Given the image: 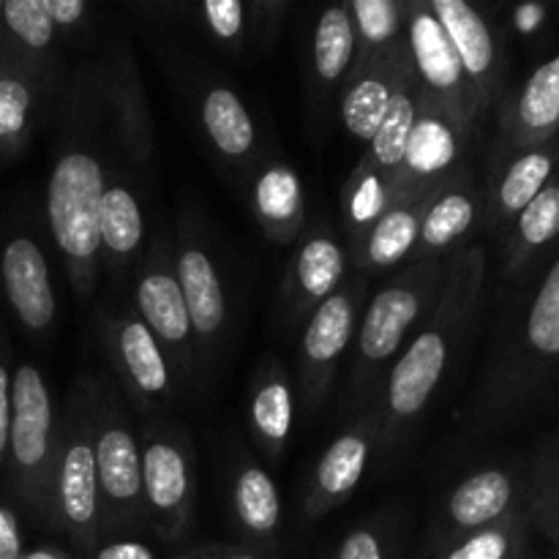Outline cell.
I'll use <instances>...</instances> for the list:
<instances>
[{
	"label": "cell",
	"instance_id": "cell-24",
	"mask_svg": "<svg viewBox=\"0 0 559 559\" xmlns=\"http://www.w3.org/2000/svg\"><path fill=\"white\" fill-rule=\"evenodd\" d=\"M63 87L66 82L0 52V164L25 153L49 107L60 104Z\"/></svg>",
	"mask_w": 559,
	"mask_h": 559
},
{
	"label": "cell",
	"instance_id": "cell-44",
	"mask_svg": "<svg viewBox=\"0 0 559 559\" xmlns=\"http://www.w3.org/2000/svg\"><path fill=\"white\" fill-rule=\"evenodd\" d=\"M25 540H22L20 516L9 506H0V559H22Z\"/></svg>",
	"mask_w": 559,
	"mask_h": 559
},
{
	"label": "cell",
	"instance_id": "cell-47",
	"mask_svg": "<svg viewBox=\"0 0 559 559\" xmlns=\"http://www.w3.org/2000/svg\"><path fill=\"white\" fill-rule=\"evenodd\" d=\"M3 5H5V0H0V22H3Z\"/></svg>",
	"mask_w": 559,
	"mask_h": 559
},
{
	"label": "cell",
	"instance_id": "cell-10",
	"mask_svg": "<svg viewBox=\"0 0 559 559\" xmlns=\"http://www.w3.org/2000/svg\"><path fill=\"white\" fill-rule=\"evenodd\" d=\"M131 309L136 311L158 347L173 364L186 396L202 391L200 355H197L194 331L175 273V251L169 235H158L142 254L131 276Z\"/></svg>",
	"mask_w": 559,
	"mask_h": 559
},
{
	"label": "cell",
	"instance_id": "cell-15",
	"mask_svg": "<svg viewBox=\"0 0 559 559\" xmlns=\"http://www.w3.org/2000/svg\"><path fill=\"white\" fill-rule=\"evenodd\" d=\"M96 63L102 74L107 131L118 145L120 162L136 169L147 167L156 153V129L134 49L126 38H115Z\"/></svg>",
	"mask_w": 559,
	"mask_h": 559
},
{
	"label": "cell",
	"instance_id": "cell-25",
	"mask_svg": "<svg viewBox=\"0 0 559 559\" xmlns=\"http://www.w3.org/2000/svg\"><path fill=\"white\" fill-rule=\"evenodd\" d=\"M243 189L251 216L257 218L267 240L289 246L306 233L304 180L287 158L276 151L262 153L246 175Z\"/></svg>",
	"mask_w": 559,
	"mask_h": 559
},
{
	"label": "cell",
	"instance_id": "cell-41",
	"mask_svg": "<svg viewBox=\"0 0 559 559\" xmlns=\"http://www.w3.org/2000/svg\"><path fill=\"white\" fill-rule=\"evenodd\" d=\"M289 11H293L289 0H254L257 49H271L278 41Z\"/></svg>",
	"mask_w": 559,
	"mask_h": 559
},
{
	"label": "cell",
	"instance_id": "cell-5",
	"mask_svg": "<svg viewBox=\"0 0 559 559\" xmlns=\"http://www.w3.org/2000/svg\"><path fill=\"white\" fill-rule=\"evenodd\" d=\"M93 420V453L102 508V540L147 533L142 506L140 431L118 385L87 377Z\"/></svg>",
	"mask_w": 559,
	"mask_h": 559
},
{
	"label": "cell",
	"instance_id": "cell-18",
	"mask_svg": "<svg viewBox=\"0 0 559 559\" xmlns=\"http://www.w3.org/2000/svg\"><path fill=\"white\" fill-rule=\"evenodd\" d=\"M524 511V480L511 467H480L459 480L431 524L429 551Z\"/></svg>",
	"mask_w": 559,
	"mask_h": 559
},
{
	"label": "cell",
	"instance_id": "cell-45",
	"mask_svg": "<svg viewBox=\"0 0 559 559\" xmlns=\"http://www.w3.org/2000/svg\"><path fill=\"white\" fill-rule=\"evenodd\" d=\"M546 14H549V11H546L544 5L527 3V5H516V9H511V20L508 22H511L522 36H533V33H538L540 27L546 25Z\"/></svg>",
	"mask_w": 559,
	"mask_h": 559
},
{
	"label": "cell",
	"instance_id": "cell-8",
	"mask_svg": "<svg viewBox=\"0 0 559 559\" xmlns=\"http://www.w3.org/2000/svg\"><path fill=\"white\" fill-rule=\"evenodd\" d=\"M145 527L162 544H183L194 527V442L167 418H145L140 429Z\"/></svg>",
	"mask_w": 559,
	"mask_h": 559
},
{
	"label": "cell",
	"instance_id": "cell-36",
	"mask_svg": "<svg viewBox=\"0 0 559 559\" xmlns=\"http://www.w3.org/2000/svg\"><path fill=\"white\" fill-rule=\"evenodd\" d=\"M347 9L355 31V66L404 41L409 0H349Z\"/></svg>",
	"mask_w": 559,
	"mask_h": 559
},
{
	"label": "cell",
	"instance_id": "cell-43",
	"mask_svg": "<svg viewBox=\"0 0 559 559\" xmlns=\"http://www.w3.org/2000/svg\"><path fill=\"white\" fill-rule=\"evenodd\" d=\"M80 559H162L156 555V549L142 540L134 538H112V540H98V546L93 551H87Z\"/></svg>",
	"mask_w": 559,
	"mask_h": 559
},
{
	"label": "cell",
	"instance_id": "cell-21",
	"mask_svg": "<svg viewBox=\"0 0 559 559\" xmlns=\"http://www.w3.org/2000/svg\"><path fill=\"white\" fill-rule=\"evenodd\" d=\"M353 260H349L347 240L338 235L331 222H317L306 227L298 238L295 254L289 260L284 278V298L295 320L309 317L320 304L347 284Z\"/></svg>",
	"mask_w": 559,
	"mask_h": 559
},
{
	"label": "cell",
	"instance_id": "cell-4",
	"mask_svg": "<svg viewBox=\"0 0 559 559\" xmlns=\"http://www.w3.org/2000/svg\"><path fill=\"white\" fill-rule=\"evenodd\" d=\"M448 271H451V257L407 262L364 306L355 331L347 402H344V409L355 418L380 399L388 371L435 309L445 287Z\"/></svg>",
	"mask_w": 559,
	"mask_h": 559
},
{
	"label": "cell",
	"instance_id": "cell-39",
	"mask_svg": "<svg viewBox=\"0 0 559 559\" xmlns=\"http://www.w3.org/2000/svg\"><path fill=\"white\" fill-rule=\"evenodd\" d=\"M393 538L382 524H358L336 544L331 559H393Z\"/></svg>",
	"mask_w": 559,
	"mask_h": 559
},
{
	"label": "cell",
	"instance_id": "cell-31",
	"mask_svg": "<svg viewBox=\"0 0 559 559\" xmlns=\"http://www.w3.org/2000/svg\"><path fill=\"white\" fill-rule=\"evenodd\" d=\"M227 500L243 546L276 549V538L284 524L282 491L260 462L243 456L235 464L229 473Z\"/></svg>",
	"mask_w": 559,
	"mask_h": 559
},
{
	"label": "cell",
	"instance_id": "cell-3",
	"mask_svg": "<svg viewBox=\"0 0 559 559\" xmlns=\"http://www.w3.org/2000/svg\"><path fill=\"white\" fill-rule=\"evenodd\" d=\"M559 369V257L500 325L467 420L475 431L506 426L544 393Z\"/></svg>",
	"mask_w": 559,
	"mask_h": 559
},
{
	"label": "cell",
	"instance_id": "cell-46",
	"mask_svg": "<svg viewBox=\"0 0 559 559\" xmlns=\"http://www.w3.org/2000/svg\"><path fill=\"white\" fill-rule=\"evenodd\" d=\"M22 559H80L74 555V551H66V549H58V546H36V549H25V555Z\"/></svg>",
	"mask_w": 559,
	"mask_h": 559
},
{
	"label": "cell",
	"instance_id": "cell-29",
	"mask_svg": "<svg viewBox=\"0 0 559 559\" xmlns=\"http://www.w3.org/2000/svg\"><path fill=\"white\" fill-rule=\"evenodd\" d=\"M66 36L55 25L47 0H5L0 22V52L33 66L52 80L66 82Z\"/></svg>",
	"mask_w": 559,
	"mask_h": 559
},
{
	"label": "cell",
	"instance_id": "cell-42",
	"mask_svg": "<svg viewBox=\"0 0 559 559\" xmlns=\"http://www.w3.org/2000/svg\"><path fill=\"white\" fill-rule=\"evenodd\" d=\"M164 559H278L276 549H257L243 544H202Z\"/></svg>",
	"mask_w": 559,
	"mask_h": 559
},
{
	"label": "cell",
	"instance_id": "cell-27",
	"mask_svg": "<svg viewBox=\"0 0 559 559\" xmlns=\"http://www.w3.org/2000/svg\"><path fill=\"white\" fill-rule=\"evenodd\" d=\"M495 173L484 189V229L506 235L519 213L555 180L559 167L557 140L530 151L495 158Z\"/></svg>",
	"mask_w": 559,
	"mask_h": 559
},
{
	"label": "cell",
	"instance_id": "cell-20",
	"mask_svg": "<svg viewBox=\"0 0 559 559\" xmlns=\"http://www.w3.org/2000/svg\"><path fill=\"white\" fill-rule=\"evenodd\" d=\"M194 87V118L202 136L211 151L222 158V164H227L243 183L257 158L265 153L260 126H257L249 104L243 102L238 87L218 76H205Z\"/></svg>",
	"mask_w": 559,
	"mask_h": 559
},
{
	"label": "cell",
	"instance_id": "cell-32",
	"mask_svg": "<svg viewBox=\"0 0 559 559\" xmlns=\"http://www.w3.org/2000/svg\"><path fill=\"white\" fill-rule=\"evenodd\" d=\"M355 69V31L347 3L317 14L309 41V96L314 112H325Z\"/></svg>",
	"mask_w": 559,
	"mask_h": 559
},
{
	"label": "cell",
	"instance_id": "cell-30",
	"mask_svg": "<svg viewBox=\"0 0 559 559\" xmlns=\"http://www.w3.org/2000/svg\"><path fill=\"white\" fill-rule=\"evenodd\" d=\"M295 409H298V399H295L287 366L267 355L257 366L249 388V426L257 445L271 464L284 462L287 456L295 431Z\"/></svg>",
	"mask_w": 559,
	"mask_h": 559
},
{
	"label": "cell",
	"instance_id": "cell-26",
	"mask_svg": "<svg viewBox=\"0 0 559 559\" xmlns=\"http://www.w3.org/2000/svg\"><path fill=\"white\" fill-rule=\"evenodd\" d=\"M409 74H413V63H409L407 41L377 55L369 63L355 66L336 96L344 131L366 145L385 120L393 96Z\"/></svg>",
	"mask_w": 559,
	"mask_h": 559
},
{
	"label": "cell",
	"instance_id": "cell-14",
	"mask_svg": "<svg viewBox=\"0 0 559 559\" xmlns=\"http://www.w3.org/2000/svg\"><path fill=\"white\" fill-rule=\"evenodd\" d=\"M469 145L473 140H467L464 131L429 96L420 93L418 118H415L402 164L393 175L391 205L424 200L459 173H464Z\"/></svg>",
	"mask_w": 559,
	"mask_h": 559
},
{
	"label": "cell",
	"instance_id": "cell-23",
	"mask_svg": "<svg viewBox=\"0 0 559 559\" xmlns=\"http://www.w3.org/2000/svg\"><path fill=\"white\" fill-rule=\"evenodd\" d=\"M495 158L555 142L559 134V52L546 58L511 98L497 107Z\"/></svg>",
	"mask_w": 559,
	"mask_h": 559
},
{
	"label": "cell",
	"instance_id": "cell-1",
	"mask_svg": "<svg viewBox=\"0 0 559 559\" xmlns=\"http://www.w3.org/2000/svg\"><path fill=\"white\" fill-rule=\"evenodd\" d=\"M112 156L96 60L71 66L60 96V136L47 178V233L74 298L87 304L102 278L98 218Z\"/></svg>",
	"mask_w": 559,
	"mask_h": 559
},
{
	"label": "cell",
	"instance_id": "cell-7",
	"mask_svg": "<svg viewBox=\"0 0 559 559\" xmlns=\"http://www.w3.org/2000/svg\"><path fill=\"white\" fill-rule=\"evenodd\" d=\"M49 530L63 535L76 557H85L102 540L87 377L71 388L60 415L58 456H55L52 489H49Z\"/></svg>",
	"mask_w": 559,
	"mask_h": 559
},
{
	"label": "cell",
	"instance_id": "cell-11",
	"mask_svg": "<svg viewBox=\"0 0 559 559\" xmlns=\"http://www.w3.org/2000/svg\"><path fill=\"white\" fill-rule=\"evenodd\" d=\"M175 273H178L180 293L189 311L191 331H194L197 355H200L202 391L211 385L218 364H222L224 344L229 336V300L224 287L222 267L213 254L211 240L194 216L178 222L173 238Z\"/></svg>",
	"mask_w": 559,
	"mask_h": 559
},
{
	"label": "cell",
	"instance_id": "cell-17",
	"mask_svg": "<svg viewBox=\"0 0 559 559\" xmlns=\"http://www.w3.org/2000/svg\"><path fill=\"white\" fill-rule=\"evenodd\" d=\"M380 435L382 409L374 402L322 451L311 467L304 495V513L309 522H317L353 500L355 489L364 484L366 473L374 464Z\"/></svg>",
	"mask_w": 559,
	"mask_h": 559
},
{
	"label": "cell",
	"instance_id": "cell-2",
	"mask_svg": "<svg viewBox=\"0 0 559 559\" xmlns=\"http://www.w3.org/2000/svg\"><path fill=\"white\" fill-rule=\"evenodd\" d=\"M486 293V251L469 243L451 257L445 287L424 325L413 333L382 385V435L377 445V473H385L407 445L418 420L451 374L459 353L467 347Z\"/></svg>",
	"mask_w": 559,
	"mask_h": 559
},
{
	"label": "cell",
	"instance_id": "cell-49",
	"mask_svg": "<svg viewBox=\"0 0 559 559\" xmlns=\"http://www.w3.org/2000/svg\"><path fill=\"white\" fill-rule=\"evenodd\" d=\"M420 559H424V557H420Z\"/></svg>",
	"mask_w": 559,
	"mask_h": 559
},
{
	"label": "cell",
	"instance_id": "cell-6",
	"mask_svg": "<svg viewBox=\"0 0 559 559\" xmlns=\"http://www.w3.org/2000/svg\"><path fill=\"white\" fill-rule=\"evenodd\" d=\"M60 440V415L41 369L27 360L14 366L5 484L33 522L49 527V489Z\"/></svg>",
	"mask_w": 559,
	"mask_h": 559
},
{
	"label": "cell",
	"instance_id": "cell-48",
	"mask_svg": "<svg viewBox=\"0 0 559 559\" xmlns=\"http://www.w3.org/2000/svg\"><path fill=\"white\" fill-rule=\"evenodd\" d=\"M557 175H559V167H557Z\"/></svg>",
	"mask_w": 559,
	"mask_h": 559
},
{
	"label": "cell",
	"instance_id": "cell-35",
	"mask_svg": "<svg viewBox=\"0 0 559 559\" xmlns=\"http://www.w3.org/2000/svg\"><path fill=\"white\" fill-rule=\"evenodd\" d=\"M559 238V175L519 213L502 240H506V273L519 276L535 262L540 251Z\"/></svg>",
	"mask_w": 559,
	"mask_h": 559
},
{
	"label": "cell",
	"instance_id": "cell-34",
	"mask_svg": "<svg viewBox=\"0 0 559 559\" xmlns=\"http://www.w3.org/2000/svg\"><path fill=\"white\" fill-rule=\"evenodd\" d=\"M136 9L147 16L186 22L229 55H243L246 49L257 47L254 0H202V3L162 0V3L136 5Z\"/></svg>",
	"mask_w": 559,
	"mask_h": 559
},
{
	"label": "cell",
	"instance_id": "cell-33",
	"mask_svg": "<svg viewBox=\"0 0 559 559\" xmlns=\"http://www.w3.org/2000/svg\"><path fill=\"white\" fill-rule=\"evenodd\" d=\"M431 194L415 202H399L371 222L349 246L355 276H371V273L399 271L407 265L415 254L420 233V218Z\"/></svg>",
	"mask_w": 559,
	"mask_h": 559
},
{
	"label": "cell",
	"instance_id": "cell-22",
	"mask_svg": "<svg viewBox=\"0 0 559 559\" xmlns=\"http://www.w3.org/2000/svg\"><path fill=\"white\" fill-rule=\"evenodd\" d=\"M142 254H145V211H142V200L120 158H112L102 200V218H98L102 276H107L115 287L131 284V276H134Z\"/></svg>",
	"mask_w": 559,
	"mask_h": 559
},
{
	"label": "cell",
	"instance_id": "cell-38",
	"mask_svg": "<svg viewBox=\"0 0 559 559\" xmlns=\"http://www.w3.org/2000/svg\"><path fill=\"white\" fill-rule=\"evenodd\" d=\"M524 513L530 527L540 530L559 546V431L540 448L524 480Z\"/></svg>",
	"mask_w": 559,
	"mask_h": 559
},
{
	"label": "cell",
	"instance_id": "cell-9",
	"mask_svg": "<svg viewBox=\"0 0 559 559\" xmlns=\"http://www.w3.org/2000/svg\"><path fill=\"white\" fill-rule=\"evenodd\" d=\"M98 336L115 371V385L145 418H167L186 396L173 364L131 304L98 311Z\"/></svg>",
	"mask_w": 559,
	"mask_h": 559
},
{
	"label": "cell",
	"instance_id": "cell-19",
	"mask_svg": "<svg viewBox=\"0 0 559 559\" xmlns=\"http://www.w3.org/2000/svg\"><path fill=\"white\" fill-rule=\"evenodd\" d=\"M429 5L445 36L451 38L453 52L489 118L502 102V76H506L497 25L467 0H429Z\"/></svg>",
	"mask_w": 559,
	"mask_h": 559
},
{
	"label": "cell",
	"instance_id": "cell-40",
	"mask_svg": "<svg viewBox=\"0 0 559 559\" xmlns=\"http://www.w3.org/2000/svg\"><path fill=\"white\" fill-rule=\"evenodd\" d=\"M11 399H14V360H11L9 336L0 322V478L5 473V451H9Z\"/></svg>",
	"mask_w": 559,
	"mask_h": 559
},
{
	"label": "cell",
	"instance_id": "cell-12",
	"mask_svg": "<svg viewBox=\"0 0 559 559\" xmlns=\"http://www.w3.org/2000/svg\"><path fill=\"white\" fill-rule=\"evenodd\" d=\"M404 41L420 93L429 96L464 131L467 140L475 142L486 112L429 0H409Z\"/></svg>",
	"mask_w": 559,
	"mask_h": 559
},
{
	"label": "cell",
	"instance_id": "cell-28",
	"mask_svg": "<svg viewBox=\"0 0 559 559\" xmlns=\"http://www.w3.org/2000/svg\"><path fill=\"white\" fill-rule=\"evenodd\" d=\"M484 227V189L469 167L431 194L420 218L418 246L409 262L440 260L467 249V240Z\"/></svg>",
	"mask_w": 559,
	"mask_h": 559
},
{
	"label": "cell",
	"instance_id": "cell-16",
	"mask_svg": "<svg viewBox=\"0 0 559 559\" xmlns=\"http://www.w3.org/2000/svg\"><path fill=\"white\" fill-rule=\"evenodd\" d=\"M0 295L16 325L44 338L58 322V289L47 249L25 227H11L0 238Z\"/></svg>",
	"mask_w": 559,
	"mask_h": 559
},
{
	"label": "cell",
	"instance_id": "cell-13",
	"mask_svg": "<svg viewBox=\"0 0 559 559\" xmlns=\"http://www.w3.org/2000/svg\"><path fill=\"white\" fill-rule=\"evenodd\" d=\"M366 298H369V282L364 276H349L338 293H333L325 304L306 317L298 349L300 402L306 415H317L325 404L338 366L353 349Z\"/></svg>",
	"mask_w": 559,
	"mask_h": 559
},
{
	"label": "cell",
	"instance_id": "cell-37",
	"mask_svg": "<svg viewBox=\"0 0 559 559\" xmlns=\"http://www.w3.org/2000/svg\"><path fill=\"white\" fill-rule=\"evenodd\" d=\"M530 519L524 511L502 519L500 524L469 533L442 549L429 551L424 559H527Z\"/></svg>",
	"mask_w": 559,
	"mask_h": 559
}]
</instances>
